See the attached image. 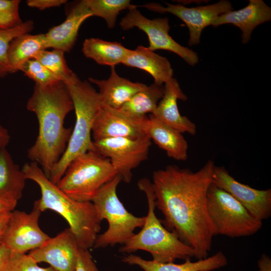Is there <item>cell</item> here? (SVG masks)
Returning a JSON list of instances; mask_svg holds the SVG:
<instances>
[{
	"instance_id": "obj_25",
	"label": "cell",
	"mask_w": 271,
	"mask_h": 271,
	"mask_svg": "<svg viewBox=\"0 0 271 271\" xmlns=\"http://www.w3.org/2000/svg\"><path fill=\"white\" fill-rule=\"evenodd\" d=\"M164 85L155 83L146 86L134 94L118 110L126 116L136 120L145 118L152 114L164 95Z\"/></svg>"
},
{
	"instance_id": "obj_10",
	"label": "cell",
	"mask_w": 271,
	"mask_h": 271,
	"mask_svg": "<svg viewBox=\"0 0 271 271\" xmlns=\"http://www.w3.org/2000/svg\"><path fill=\"white\" fill-rule=\"evenodd\" d=\"M137 8L136 6L128 10L126 15L121 19L119 26L123 30L138 28L147 35L149 42L148 48L150 50L172 52L191 66L198 63V54L192 50L181 45L170 35V27L168 18L149 19L143 15Z\"/></svg>"
},
{
	"instance_id": "obj_8",
	"label": "cell",
	"mask_w": 271,
	"mask_h": 271,
	"mask_svg": "<svg viewBox=\"0 0 271 271\" xmlns=\"http://www.w3.org/2000/svg\"><path fill=\"white\" fill-rule=\"evenodd\" d=\"M207 210L215 235L231 238L250 236L262 226L261 220L229 193L212 184L207 193Z\"/></svg>"
},
{
	"instance_id": "obj_38",
	"label": "cell",
	"mask_w": 271,
	"mask_h": 271,
	"mask_svg": "<svg viewBox=\"0 0 271 271\" xmlns=\"http://www.w3.org/2000/svg\"><path fill=\"white\" fill-rule=\"evenodd\" d=\"M11 140V136L8 130L0 124V149L6 148Z\"/></svg>"
},
{
	"instance_id": "obj_21",
	"label": "cell",
	"mask_w": 271,
	"mask_h": 271,
	"mask_svg": "<svg viewBox=\"0 0 271 271\" xmlns=\"http://www.w3.org/2000/svg\"><path fill=\"white\" fill-rule=\"evenodd\" d=\"M121 260L129 265H138L144 271H212L224 267L228 263L226 256L221 251L197 261L186 260L180 264L146 260L132 254L123 256Z\"/></svg>"
},
{
	"instance_id": "obj_16",
	"label": "cell",
	"mask_w": 271,
	"mask_h": 271,
	"mask_svg": "<svg viewBox=\"0 0 271 271\" xmlns=\"http://www.w3.org/2000/svg\"><path fill=\"white\" fill-rule=\"evenodd\" d=\"M164 95L155 111L152 114L155 118L178 130L195 135L196 124L186 116L182 115L178 109L177 100L185 101L187 96L182 91L177 80L172 78L164 85Z\"/></svg>"
},
{
	"instance_id": "obj_23",
	"label": "cell",
	"mask_w": 271,
	"mask_h": 271,
	"mask_svg": "<svg viewBox=\"0 0 271 271\" xmlns=\"http://www.w3.org/2000/svg\"><path fill=\"white\" fill-rule=\"evenodd\" d=\"M46 49L44 34L27 33L14 38L10 44L8 53L10 73L20 71L25 62L34 59L39 52Z\"/></svg>"
},
{
	"instance_id": "obj_17",
	"label": "cell",
	"mask_w": 271,
	"mask_h": 271,
	"mask_svg": "<svg viewBox=\"0 0 271 271\" xmlns=\"http://www.w3.org/2000/svg\"><path fill=\"white\" fill-rule=\"evenodd\" d=\"M271 20V9L262 0H249L245 7L230 11L214 19L211 25L217 27L231 24L241 31V41L246 44L250 40L254 29L258 25Z\"/></svg>"
},
{
	"instance_id": "obj_28",
	"label": "cell",
	"mask_w": 271,
	"mask_h": 271,
	"mask_svg": "<svg viewBox=\"0 0 271 271\" xmlns=\"http://www.w3.org/2000/svg\"><path fill=\"white\" fill-rule=\"evenodd\" d=\"M64 52L61 50H44L38 53L34 59L38 60L59 80L68 83L77 75L68 66L64 57Z\"/></svg>"
},
{
	"instance_id": "obj_27",
	"label": "cell",
	"mask_w": 271,
	"mask_h": 271,
	"mask_svg": "<svg viewBox=\"0 0 271 271\" xmlns=\"http://www.w3.org/2000/svg\"><path fill=\"white\" fill-rule=\"evenodd\" d=\"M92 16L103 19L109 28L115 25L119 13L136 7L129 0H84Z\"/></svg>"
},
{
	"instance_id": "obj_35",
	"label": "cell",
	"mask_w": 271,
	"mask_h": 271,
	"mask_svg": "<svg viewBox=\"0 0 271 271\" xmlns=\"http://www.w3.org/2000/svg\"><path fill=\"white\" fill-rule=\"evenodd\" d=\"M18 202L15 199L0 195V215L14 210Z\"/></svg>"
},
{
	"instance_id": "obj_9",
	"label": "cell",
	"mask_w": 271,
	"mask_h": 271,
	"mask_svg": "<svg viewBox=\"0 0 271 271\" xmlns=\"http://www.w3.org/2000/svg\"><path fill=\"white\" fill-rule=\"evenodd\" d=\"M95 151L110 161L121 181L129 183L132 171L146 160L152 145L148 136L137 139L112 138L93 141Z\"/></svg>"
},
{
	"instance_id": "obj_13",
	"label": "cell",
	"mask_w": 271,
	"mask_h": 271,
	"mask_svg": "<svg viewBox=\"0 0 271 271\" xmlns=\"http://www.w3.org/2000/svg\"><path fill=\"white\" fill-rule=\"evenodd\" d=\"M212 184L229 193L257 219L262 221L270 216V189L257 190L240 183L222 166H214Z\"/></svg>"
},
{
	"instance_id": "obj_36",
	"label": "cell",
	"mask_w": 271,
	"mask_h": 271,
	"mask_svg": "<svg viewBox=\"0 0 271 271\" xmlns=\"http://www.w3.org/2000/svg\"><path fill=\"white\" fill-rule=\"evenodd\" d=\"M10 250L4 244H0V271H7L8 264L11 257Z\"/></svg>"
},
{
	"instance_id": "obj_2",
	"label": "cell",
	"mask_w": 271,
	"mask_h": 271,
	"mask_svg": "<svg viewBox=\"0 0 271 271\" xmlns=\"http://www.w3.org/2000/svg\"><path fill=\"white\" fill-rule=\"evenodd\" d=\"M26 108L35 114L38 122L36 140L28 150L31 162L37 163L48 178L66 149L72 129L65 119L74 110L68 89L63 81L41 86L35 84Z\"/></svg>"
},
{
	"instance_id": "obj_33",
	"label": "cell",
	"mask_w": 271,
	"mask_h": 271,
	"mask_svg": "<svg viewBox=\"0 0 271 271\" xmlns=\"http://www.w3.org/2000/svg\"><path fill=\"white\" fill-rule=\"evenodd\" d=\"M75 271H99L89 249L79 248Z\"/></svg>"
},
{
	"instance_id": "obj_37",
	"label": "cell",
	"mask_w": 271,
	"mask_h": 271,
	"mask_svg": "<svg viewBox=\"0 0 271 271\" xmlns=\"http://www.w3.org/2000/svg\"><path fill=\"white\" fill-rule=\"evenodd\" d=\"M259 271H271V259L265 254H262L257 261Z\"/></svg>"
},
{
	"instance_id": "obj_31",
	"label": "cell",
	"mask_w": 271,
	"mask_h": 271,
	"mask_svg": "<svg viewBox=\"0 0 271 271\" xmlns=\"http://www.w3.org/2000/svg\"><path fill=\"white\" fill-rule=\"evenodd\" d=\"M20 0H0V31L23 23L19 14Z\"/></svg>"
},
{
	"instance_id": "obj_5",
	"label": "cell",
	"mask_w": 271,
	"mask_h": 271,
	"mask_svg": "<svg viewBox=\"0 0 271 271\" xmlns=\"http://www.w3.org/2000/svg\"><path fill=\"white\" fill-rule=\"evenodd\" d=\"M65 84L73 103L76 120L65 152L48 177L55 184L75 157L88 151H95L92 129L102 104L98 92L88 81H82L77 76Z\"/></svg>"
},
{
	"instance_id": "obj_26",
	"label": "cell",
	"mask_w": 271,
	"mask_h": 271,
	"mask_svg": "<svg viewBox=\"0 0 271 271\" xmlns=\"http://www.w3.org/2000/svg\"><path fill=\"white\" fill-rule=\"evenodd\" d=\"M27 179L6 148L0 149V195L19 201L22 197Z\"/></svg>"
},
{
	"instance_id": "obj_24",
	"label": "cell",
	"mask_w": 271,
	"mask_h": 271,
	"mask_svg": "<svg viewBox=\"0 0 271 271\" xmlns=\"http://www.w3.org/2000/svg\"><path fill=\"white\" fill-rule=\"evenodd\" d=\"M82 51L86 58L93 60L100 65L115 67L123 62L131 50L125 48L120 43L90 38L84 41Z\"/></svg>"
},
{
	"instance_id": "obj_7",
	"label": "cell",
	"mask_w": 271,
	"mask_h": 271,
	"mask_svg": "<svg viewBox=\"0 0 271 271\" xmlns=\"http://www.w3.org/2000/svg\"><path fill=\"white\" fill-rule=\"evenodd\" d=\"M117 175L109 159L90 151L70 163L57 185L76 201L92 202L99 189Z\"/></svg>"
},
{
	"instance_id": "obj_4",
	"label": "cell",
	"mask_w": 271,
	"mask_h": 271,
	"mask_svg": "<svg viewBox=\"0 0 271 271\" xmlns=\"http://www.w3.org/2000/svg\"><path fill=\"white\" fill-rule=\"evenodd\" d=\"M140 190L147 197L148 211L141 230L134 234L119 249L121 253H131L143 250L151 253L153 260L159 262H174L177 259L191 260L195 257L193 249L180 240L175 232L163 225L155 212V197L152 182L147 178L138 183Z\"/></svg>"
},
{
	"instance_id": "obj_30",
	"label": "cell",
	"mask_w": 271,
	"mask_h": 271,
	"mask_svg": "<svg viewBox=\"0 0 271 271\" xmlns=\"http://www.w3.org/2000/svg\"><path fill=\"white\" fill-rule=\"evenodd\" d=\"M26 76L35 82V84L47 86L54 84L59 80L52 72L38 60L32 59L27 61L20 70Z\"/></svg>"
},
{
	"instance_id": "obj_19",
	"label": "cell",
	"mask_w": 271,
	"mask_h": 271,
	"mask_svg": "<svg viewBox=\"0 0 271 271\" xmlns=\"http://www.w3.org/2000/svg\"><path fill=\"white\" fill-rule=\"evenodd\" d=\"M144 128L151 140L166 151L169 157L178 161L187 160L188 144L182 133L151 114L144 120Z\"/></svg>"
},
{
	"instance_id": "obj_12",
	"label": "cell",
	"mask_w": 271,
	"mask_h": 271,
	"mask_svg": "<svg viewBox=\"0 0 271 271\" xmlns=\"http://www.w3.org/2000/svg\"><path fill=\"white\" fill-rule=\"evenodd\" d=\"M164 7L159 4L149 3L137 7H143L160 13L172 14L184 22L189 29L190 46L200 43L203 29L211 25L212 21L222 14L232 11L230 2L221 0L213 4L188 8L181 5H174L165 3Z\"/></svg>"
},
{
	"instance_id": "obj_34",
	"label": "cell",
	"mask_w": 271,
	"mask_h": 271,
	"mask_svg": "<svg viewBox=\"0 0 271 271\" xmlns=\"http://www.w3.org/2000/svg\"><path fill=\"white\" fill-rule=\"evenodd\" d=\"M66 2V0H28L26 4L31 8L44 10L48 8L60 7Z\"/></svg>"
},
{
	"instance_id": "obj_1",
	"label": "cell",
	"mask_w": 271,
	"mask_h": 271,
	"mask_svg": "<svg viewBox=\"0 0 271 271\" xmlns=\"http://www.w3.org/2000/svg\"><path fill=\"white\" fill-rule=\"evenodd\" d=\"M215 165L209 160L194 172L170 165L155 171L152 183L162 223L191 247L195 257H207L215 235L207 210V193Z\"/></svg>"
},
{
	"instance_id": "obj_39",
	"label": "cell",
	"mask_w": 271,
	"mask_h": 271,
	"mask_svg": "<svg viewBox=\"0 0 271 271\" xmlns=\"http://www.w3.org/2000/svg\"><path fill=\"white\" fill-rule=\"evenodd\" d=\"M10 214V213L0 215V244L9 220Z\"/></svg>"
},
{
	"instance_id": "obj_15",
	"label": "cell",
	"mask_w": 271,
	"mask_h": 271,
	"mask_svg": "<svg viewBox=\"0 0 271 271\" xmlns=\"http://www.w3.org/2000/svg\"><path fill=\"white\" fill-rule=\"evenodd\" d=\"M136 120L126 116L118 109L101 104L93 122V141L112 138L137 139L147 136L144 128L145 118Z\"/></svg>"
},
{
	"instance_id": "obj_32",
	"label": "cell",
	"mask_w": 271,
	"mask_h": 271,
	"mask_svg": "<svg viewBox=\"0 0 271 271\" xmlns=\"http://www.w3.org/2000/svg\"><path fill=\"white\" fill-rule=\"evenodd\" d=\"M29 254H12L7 271H56L51 266L42 267Z\"/></svg>"
},
{
	"instance_id": "obj_14",
	"label": "cell",
	"mask_w": 271,
	"mask_h": 271,
	"mask_svg": "<svg viewBox=\"0 0 271 271\" xmlns=\"http://www.w3.org/2000/svg\"><path fill=\"white\" fill-rule=\"evenodd\" d=\"M79 246L69 228L29 253L38 262H46L56 271H75Z\"/></svg>"
},
{
	"instance_id": "obj_22",
	"label": "cell",
	"mask_w": 271,
	"mask_h": 271,
	"mask_svg": "<svg viewBox=\"0 0 271 271\" xmlns=\"http://www.w3.org/2000/svg\"><path fill=\"white\" fill-rule=\"evenodd\" d=\"M122 64L146 71L153 77L154 83L158 85H164L173 75V69L167 58L141 45L131 50Z\"/></svg>"
},
{
	"instance_id": "obj_3",
	"label": "cell",
	"mask_w": 271,
	"mask_h": 271,
	"mask_svg": "<svg viewBox=\"0 0 271 271\" xmlns=\"http://www.w3.org/2000/svg\"><path fill=\"white\" fill-rule=\"evenodd\" d=\"M27 180L39 187L41 197L34 203L42 212L51 210L67 222L79 247L89 249L93 247L101 229L100 223L92 202L76 201L52 182L36 162L26 163L22 168Z\"/></svg>"
},
{
	"instance_id": "obj_6",
	"label": "cell",
	"mask_w": 271,
	"mask_h": 271,
	"mask_svg": "<svg viewBox=\"0 0 271 271\" xmlns=\"http://www.w3.org/2000/svg\"><path fill=\"white\" fill-rule=\"evenodd\" d=\"M121 181L117 175L99 189L92 201L99 220L106 219L108 224L107 230L97 235L95 248L124 244L133 235L134 230L145 223L146 216L133 215L118 199L116 189Z\"/></svg>"
},
{
	"instance_id": "obj_18",
	"label": "cell",
	"mask_w": 271,
	"mask_h": 271,
	"mask_svg": "<svg viewBox=\"0 0 271 271\" xmlns=\"http://www.w3.org/2000/svg\"><path fill=\"white\" fill-rule=\"evenodd\" d=\"M92 17L84 0L74 6L65 20L54 26L45 34L46 48H52L69 52L74 47L82 24Z\"/></svg>"
},
{
	"instance_id": "obj_11",
	"label": "cell",
	"mask_w": 271,
	"mask_h": 271,
	"mask_svg": "<svg viewBox=\"0 0 271 271\" xmlns=\"http://www.w3.org/2000/svg\"><path fill=\"white\" fill-rule=\"evenodd\" d=\"M42 212L34 204L30 213L15 210L10 213L1 243L12 254L26 253L41 247L50 238L39 226Z\"/></svg>"
},
{
	"instance_id": "obj_20",
	"label": "cell",
	"mask_w": 271,
	"mask_h": 271,
	"mask_svg": "<svg viewBox=\"0 0 271 271\" xmlns=\"http://www.w3.org/2000/svg\"><path fill=\"white\" fill-rule=\"evenodd\" d=\"M90 82L97 86L102 104L118 109L137 92L147 85L140 82H133L119 76L115 67H110V74L107 79L88 78Z\"/></svg>"
},
{
	"instance_id": "obj_29",
	"label": "cell",
	"mask_w": 271,
	"mask_h": 271,
	"mask_svg": "<svg viewBox=\"0 0 271 271\" xmlns=\"http://www.w3.org/2000/svg\"><path fill=\"white\" fill-rule=\"evenodd\" d=\"M34 28V22L28 20L15 28L0 31V78L10 73L8 53L11 42L17 37L29 33Z\"/></svg>"
}]
</instances>
